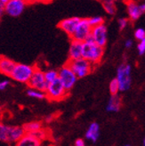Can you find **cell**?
Masks as SVG:
<instances>
[{
  "label": "cell",
  "instance_id": "9c48e42d",
  "mask_svg": "<svg viewBox=\"0 0 145 146\" xmlns=\"http://www.w3.org/2000/svg\"><path fill=\"white\" fill-rule=\"evenodd\" d=\"M26 5L25 0H8L5 4V13L11 17H18L23 13Z\"/></svg>",
  "mask_w": 145,
  "mask_h": 146
},
{
  "label": "cell",
  "instance_id": "f546056e",
  "mask_svg": "<svg viewBox=\"0 0 145 146\" xmlns=\"http://www.w3.org/2000/svg\"><path fill=\"white\" fill-rule=\"evenodd\" d=\"M10 82L8 80H2V81H0V91H3L5 90L7 86H9Z\"/></svg>",
  "mask_w": 145,
  "mask_h": 146
},
{
  "label": "cell",
  "instance_id": "f35d334b",
  "mask_svg": "<svg viewBox=\"0 0 145 146\" xmlns=\"http://www.w3.org/2000/svg\"><path fill=\"white\" fill-rule=\"evenodd\" d=\"M126 146H129V145H126Z\"/></svg>",
  "mask_w": 145,
  "mask_h": 146
},
{
  "label": "cell",
  "instance_id": "484cf974",
  "mask_svg": "<svg viewBox=\"0 0 145 146\" xmlns=\"http://www.w3.org/2000/svg\"><path fill=\"white\" fill-rule=\"evenodd\" d=\"M30 135H32L33 136H35L36 138H38L40 141H43L44 139H46V137L47 135V133L46 132V130H44L43 128L36 131V132H33V133H30Z\"/></svg>",
  "mask_w": 145,
  "mask_h": 146
},
{
  "label": "cell",
  "instance_id": "7402d4cb",
  "mask_svg": "<svg viewBox=\"0 0 145 146\" xmlns=\"http://www.w3.org/2000/svg\"><path fill=\"white\" fill-rule=\"evenodd\" d=\"M8 128L9 126H6L0 122V141L8 142Z\"/></svg>",
  "mask_w": 145,
  "mask_h": 146
},
{
  "label": "cell",
  "instance_id": "7c38bea8",
  "mask_svg": "<svg viewBox=\"0 0 145 146\" xmlns=\"http://www.w3.org/2000/svg\"><path fill=\"white\" fill-rule=\"evenodd\" d=\"M79 21H80V18L79 17L67 18V19H64V20L61 21L59 24H58V27L71 38V36L73 34L77 23H79Z\"/></svg>",
  "mask_w": 145,
  "mask_h": 146
},
{
  "label": "cell",
  "instance_id": "8992f818",
  "mask_svg": "<svg viewBox=\"0 0 145 146\" xmlns=\"http://www.w3.org/2000/svg\"><path fill=\"white\" fill-rule=\"evenodd\" d=\"M58 78L61 80L64 88L68 92H70L74 87L75 84L77 83V80L78 79L75 73L72 71L69 65L66 63L65 65L58 70Z\"/></svg>",
  "mask_w": 145,
  "mask_h": 146
},
{
  "label": "cell",
  "instance_id": "277c9868",
  "mask_svg": "<svg viewBox=\"0 0 145 146\" xmlns=\"http://www.w3.org/2000/svg\"><path fill=\"white\" fill-rule=\"evenodd\" d=\"M67 64L75 73L77 78H83L89 75L93 69V64L82 57L76 60H69Z\"/></svg>",
  "mask_w": 145,
  "mask_h": 146
},
{
  "label": "cell",
  "instance_id": "30bf717a",
  "mask_svg": "<svg viewBox=\"0 0 145 146\" xmlns=\"http://www.w3.org/2000/svg\"><path fill=\"white\" fill-rule=\"evenodd\" d=\"M91 38L97 45L104 47L108 41V29L104 23L92 27Z\"/></svg>",
  "mask_w": 145,
  "mask_h": 146
},
{
  "label": "cell",
  "instance_id": "44dd1931",
  "mask_svg": "<svg viewBox=\"0 0 145 146\" xmlns=\"http://www.w3.org/2000/svg\"><path fill=\"white\" fill-rule=\"evenodd\" d=\"M27 94H28V96H30L31 98H35V99H38V100H42L46 98V94L44 91L31 88V87H30V88L27 90Z\"/></svg>",
  "mask_w": 145,
  "mask_h": 146
},
{
  "label": "cell",
  "instance_id": "52a82bcc",
  "mask_svg": "<svg viewBox=\"0 0 145 146\" xmlns=\"http://www.w3.org/2000/svg\"><path fill=\"white\" fill-rule=\"evenodd\" d=\"M91 30L92 26L88 23V19H80L71 36V38L79 42H84L90 36Z\"/></svg>",
  "mask_w": 145,
  "mask_h": 146
},
{
  "label": "cell",
  "instance_id": "d6986e66",
  "mask_svg": "<svg viewBox=\"0 0 145 146\" xmlns=\"http://www.w3.org/2000/svg\"><path fill=\"white\" fill-rule=\"evenodd\" d=\"M101 4H103L105 12L108 14H110V15H114L116 12H117V8H116V5L113 0H103Z\"/></svg>",
  "mask_w": 145,
  "mask_h": 146
},
{
  "label": "cell",
  "instance_id": "8fae6325",
  "mask_svg": "<svg viewBox=\"0 0 145 146\" xmlns=\"http://www.w3.org/2000/svg\"><path fill=\"white\" fill-rule=\"evenodd\" d=\"M145 12L144 4H137L134 1H130L127 4V13L129 19L134 21L138 20Z\"/></svg>",
  "mask_w": 145,
  "mask_h": 146
},
{
  "label": "cell",
  "instance_id": "5bb4252c",
  "mask_svg": "<svg viewBox=\"0 0 145 146\" xmlns=\"http://www.w3.org/2000/svg\"><path fill=\"white\" fill-rule=\"evenodd\" d=\"M15 64L16 63L9 58L5 56H0V73L5 76L10 77Z\"/></svg>",
  "mask_w": 145,
  "mask_h": 146
},
{
  "label": "cell",
  "instance_id": "d590c367",
  "mask_svg": "<svg viewBox=\"0 0 145 146\" xmlns=\"http://www.w3.org/2000/svg\"><path fill=\"white\" fill-rule=\"evenodd\" d=\"M142 144H143V146L145 145V139H144V138H143V141H142Z\"/></svg>",
  "mask_w": 145,
  "mask_h": 146
},
{
  "label": "cell",
  "instance_id": "9a60e30c",
  "mask_svg": "<svg viewBox=\"0 0 145 146\" xmlns=\"http://www.w3.org/2000/svg\"><path fill=\"white\" fill-rule=\"evenodd\" d=\"M14 146H42V141L32 135L26 133L19 141L14 143Z\"/></svg>",
  "mask_w": 145,
  "mask_h": 146
},
{
  "label": "cell",
  "instance_id": "4dcf8cb0",
  "mask_svg": "<svg viewBox=\"0 0 145 146\" xmlns=\"http://www.w3.org/2000/svg\"><path fill=\"white\" fill-rule=\"evenodd\" d=\"M4 13H5V4L0 1V20L2 19Z\"/></svg>",
  "mask_w": 145,
  "mask_h": 146
},
{
  "label": "cell",
  "instance_id": "6da1fadb",
  "mask_svg": "<svg viewBox=\"0 0 145 146\" xmlns=\"http://www.w3.org/2000/svg\"><path fill=\"white\" fill-rule=\"evenodd\" d=\"M104 54V47L101 46L93 40L91 35L85 41L82 42L81 57L95 65L101 62Z\"/></svg>",
  "mask_w": 145,
  "mask_h": 146
},
{
  "label": "cell",
  "instance_id": "cb8c5ba5",
  "mask_svg": "<svg viewBox=\"0 0 145 146\" xmlns=\"http://www.w3.org/2000/svg\"><path fill=\"white\" fill-rule=\"evenodd\" d=\"M109 89H110V93L111 94H117L119 92V83L117 81V79L113 78L111 81L110 82V85H109Z\"/></svg>",
  "mask_w": 145,
  "mask_h": 146
},
{
  "label": "cell",
  "instance_id": "d4e9b609",
  "mask_svg": "<svg viewBox=\"0 0 145 146\" xmlns=\"http://www.w3.org/2000/svg\"><path fill=\"white\" fill-rule=\"evenodd\" d=\"M88 23L92 27H95V26H97V25L103 23L104 20L103 17H101V16H93V17L88 19Z\"/></svg>",
  "mask_w": 145,
  "mask_h": 146
},
{
  "label": "cell",
  "instance_id": "4fadbf2b",
  "mask_svg": "<svg viewBox=\"0 0 145 146\" xmlns=\"http://www.w3.org/2000/svg\"><path fill=\"white\" fill-rule=\"evenodd\" d=\"M26 134L23 127L9 126L8 128V142L10 143H15Z\"/></svg>",
  "mask_w": 145,
  "mask_h": 146
},
{
  "label": "cell",
  "instance_id": "8d00e7d4",
  "mask_svg": "<svg viewBox=\"0 0 145 146\" xmlns=\"http://www.w3.org/2000/svg\"><path fill=\"white\" fill-rule=\"evenodd\" d=\"M42 1H49V0H42Z\"/></svg>",
  "mask_w": 145,
  "mask_h": 146
},
{
  "label": "cell",
  "instance_id": "4316f807",
  "mask_svg": "<svg viewBox=\"0 0 145 146\" xmlns=\"http://www.w3.org/2000/svg\"><path fill=\"white\" fill-rule=\"evenodd\" d=\"M134 38L139 41L145 38V30L143 28H138L137 30H135Z\"/></svg>",
  "mask_w": 145,
  "mask_h": 146
},
{
  "label": "cell",
  "instance_id": "e575fe53",
  "mask_svg": "<svg viewBox=\"0 0 145 146\" xmlns=\"http://www.w3.org/2000/svg\"><path fill=\"white\" fill-rule=\"evenodd\" d=\"M0 1H1L2 3H4V4H5L7 1H8V0H0Z\"/></svg>",
  "mask_w": 145,
  "mask_h": 146
},
{
  "label": "cell",
  "instance_id": "ba28073f",
  "mask_svg": "<svg viewBox=\"0 0 145 146\" xmlns=\"http://www.w3.org/2000/svg\"><path fill=\"white\" fill-rule=\"evenodd\" d=\"M28 86L31 87V88H35L40 91H46L47 82L45 79L44 76V70H42L39 68L35 67V70L32 73V75L28 81Z\"/></svg>",
  "mask_w": 145,
  "mask_h": 146
},
{
  "label": "cell",
  "instance_id": "e0dca14e",
  "mask_svg": "<svg viewBox=\"0 0 145 146\" xmlns=\"http://www.w3.org/2000/svg\"><path fill=\"white\" fill-rule=\"evenodd\" d=\"M122 105V99L117 94H111V96L108 102V104L106 107L107 111L109 112H118Z\"/></svg>",
  "mask_w": 145,
  "mask_h": 146
},
{
  "label": "cell",
  "instance_id": "d6a6232c",
  "mask_svg": "<svg viewBox=\"0 0 145 146\" xmlns=\"http://www.w3.org/2000/svg\"><path fill=\"white\" fill-rule=\"evenodd\" d=\"M75 146H85V143L83 139H77L75 142Z\"/></svg>",
  "mask_w": 145,
  "mask_h": 146
},
{
  "label": "cell",
  "instance_id": "7a4b0ae2",
  "mask_svg": "<svg viewBox=\"0 0 145 146\" xmlns=\"http://www.w3.org/2000/svg\"><path fill=\"white\" fill-rule=\"evenodd\" d=\"M68 91L64 88L62 83L59 78H55L53 81L47 83L46 88L45 91L46 98L50 101H62L67 96Z\"/></svg>",
  "mask_w": 145,
  "mask_h": 146
},
{
  "label": "cell",
  "instance_id": "f1b7e54d",
  "mask_svg": "<svg viewBox=\"0 0 145 146\" xmlns=\"http://www.w3.org/2000/svg\"><path fill=\"white\" fill-rule=\"evenodd\" d=\"M128 25V20L126 18H120L119 20V30H124L125 28Z\"/></svg>",
  "mask_w": 145,
  "mask_h": 146
},
{
  "label": "cell",
  "instance_id": "5b68a950",
  "mask_svg": "<svg viewBox=\"0 0 145 146\" xmlns=\"http://www.w3.org/2000/svg\"><path fill=\"white\" fill-rule=\"evenodd\" d=\"M34 70L35 66H31V65L24 63H16L11 73L10 78L13 79L14 81H17L19 83L27 84L28 80H30Z\"/></svg>",
  "mask_w": 145,
  "mask_h": 146
},
{
  "label": "cell",
  "instance_id": "1f68e13d",
  "mask_svg": "<svg viewBox=\"0 0 145 146\" xmlns=\"http://www.w3.org/2000/svg\"><path fill=\"white\" fill-rule=\"evenodd\" d=\"M134 45V41L132 39H126L125 42V46L126 48H131Z\"/></svg>",
  "mask_w": 145,
  "mask_h": 146
},
{
  "label": "cell",
  "instance_id": "3957f363",
  "mask_svg": "<svg viewBox=\"0 0 145 146\" xmlns=\"http://www.w3.org/2000/svg\"><path fill=\"white\" fill-rule=\"evenodd\" d=\"M116 79L119 83V92H126L132 85V67L129 63H122L117 70Z\"/></svg>",
  "mask_w": 145,
  "mask_h": 146
},
{
  "label": "cell",
  "instance_id": "ffe728a7",
  "mask_svg": "<svg viewBox=\"0 0 145 146\" xmlns=\"http://www.w3.org/2000/svg\"><path fill=\"white\" fill-rule=\"evenodd\" d=\"M23 128L26 133H33L42 128V124L38 121H32L30 123H27L23 126Z\"/></svg>",
  "mask_w": 145,
  "mask_h": 146
},
{
  "label": "cell",
  "instance_id": "74e56055",
  "mask_svg": "<svg viewBox=\"0 0 145 146\" xmlns=\"http://www.w3.org/2000/svg\"><path fill=\"white\" fill-rule=\"evenodd\" d=\"M113 1L115 2V1H119V0H113Z\"/></svg>",
  "mask_w": 145,
  "mask_h": 146
},
{
  "label": "cell",
  "instance_id": "2e32d148",
  "mask_svg": "<svg viewBox=\"0 0 145 146\" xmlns=\"http://www.w3.org/2000/svg\"><path fill=\"white\" fill-rule=\"evenodd\" d=\"M82 42L72 39L69 48V60H76L81 57Z\"/></svg>",
  "mask_w": 145,
  "mask_h": 146
},
{
  "label": "cell",
  "instance_id": "603a6c76",
  "mask_svg": "<svg viewBox=\"0 0 145 146\" xmlns=\"http://www.w3.org/2000/svg\"><path fill=\"white\" fill-rule=\"evenodd\" d=\"M44 76H45V79L47 83L53 81L55 78H58V70H47L46 71H44Z\"/></svg>",
  "mask_w": 145,
  "mask_h": 146
},
{
  "label": "cell",
  "instance_id": "83f0119b",
  "mask_svg": "<svg viewBox=\"0 0 145 146\" xmlns=\"http://www.w3.org/2000/svg\"><path fill=\"white\" fill-rule=\"evenodd\" d=\"M137 50H138L139 55H143L145 54V38L140 40L138 46H137Z\"/></svg>",
  "mask_w": 145,
  "mask_h": 146
},
{
  "label": "cell",
  "instance_id": "ac0fdd59",
  "mask_svg": "<svg viewBox=\"0 0 145 146\" xmlns=\"http://www.w3.org/2000/svg\"><path fill=\"white\" fill-rule=\"evenodd\" d=\"M100 135V126L96 122L91 123V125L86 130L85 133V138L89 140L92 143H95Z\"/></svg>",
  "mask_w": 145,
  "mask_h": 146
},
{
  "label": "cell",
  "instance_id": "836d02e7",
  "mask_svg": "<svg viewBox=\"0 0 145 146\" xmlns=\"http://www.w3.org/2000/svg\"><path fill=\"white\" fill-rule=\"evenodd\" d=\"M26 1V3L28 4V3H34V2H37V1H38V0H25Z\"/></svg>",
  "mask_w": 145,
  "mask_h": 146
}]
</instances>
